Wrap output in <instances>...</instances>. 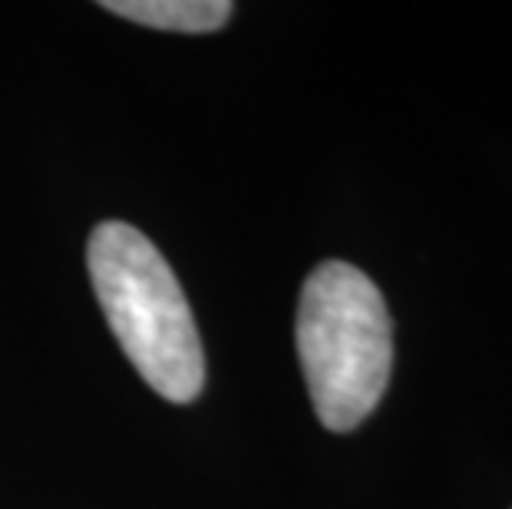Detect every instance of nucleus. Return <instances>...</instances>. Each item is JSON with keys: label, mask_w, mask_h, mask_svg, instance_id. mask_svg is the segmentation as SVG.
<instances>
[{"label": "nucleus", "mask_w": 512, "mask_h": 509, "mask_svg": "<svg viewBox=\"0 0 512 509\" xmlns=\"http://www.w3.org/2000/svg\"><path fill=\"white\" fill-rule=\"evenodd\" d=\"M93 291L139 377L172 404L205 387V351L179 278L149 238L126 222L96 225L86 245Z\"/></svg>", "instance_id": "nucleus-1"}, {"label": "nucleus", "mask_w": 512, "mask_h": 509, "mask_svg": "<svg viewBox=\"0 0 512 509\" xmlns=\"http://www.w3.org/2000/svg\"><path fill=\"white\" fill-rule=\"evenodd\" d=\"M294 341L321 424L334 433L361 427L394 371V321L380 288L337 258L318 265L301 288Z\"/></svg>", "instance_id": "nucleus-2"}, {"label": "nucleus", "mask_w": 512, "mask_h": 509, "mask_svg": "<svg viewBox=\"0 0 512 509\" xmlns=\"http://www.w3.org/2000/svg\"><path fill=\"white\" fill-rule=\"evenodd\" d=\"M103 7L133 24L176 30V34H209L225 27L232 17L228 0H106Z\"/></svg>", "instance_id": "nucleus-3"}]
</instances>
